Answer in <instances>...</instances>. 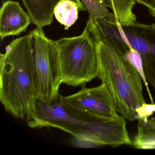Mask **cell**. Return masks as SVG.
I'll use <instances>...</instances> for the list:
<instances>
[{"label": "cell", "instance_id": "9", "mask_svg": "<svg viewBox=\"0 0 155 155\" xmlns=\"http://www.w3.org/2000/svg\"><path fill=\"white\" fill-rule=\"evenodd\" d=\"M31 23L28 12L19 2L8 0L3 1L0 10V38L19 35L25 32Z\"/></svg>", "mask_w": 155, "mask_h": 155}, {"label": "cell", "instance_id": "4", "mask_svg": "<svg viewBox=\"0 0 155 155\" xmlns=\"http://www.w3.org/2000/svg\"><path fill=\"white\" fill-rule=\"evenodd\" d=\"M30 33L34 50L38 99L50 101L58 97L62 84L57 42L49 39L43 30L38 28Z\"/></svg>", "mask_w": 155, "mask_h": 155}, {"label": "cell", "instance_id": "18", "mask_svg": "<svg viewBox=\"0 0 155 155\" xmlns=\"http://www.w3.org/2000/svg\"><path fill=\"white\" fill-rule=\"evenodd\" d=\"M103 1L105 4L107 5H109V4H112L115 0H103Z\"/></svg>", "mask_w": 155, "mask_h": 155}, {"label": "cell", "instance_id": "16", "mask_svg": "<svg viewBox=\"0 0 155 155\" xmlns=\"http://www.w3.org/2000/svg\"><path fill=\"white\" fill-rule=\"evenodd\" d=\"M149 11L150 14H151L153 17L155 18V6L153 8L149 10Z\"/></svg>", "mask_w": 155, "mask_h": 155}, {"label": "cell", "instance_id": "15", "mask_svg": "<svg viewBox=\"0 0 155 155\" xmlns=\"http://www.w3.org/2000/svg\"><path fill=\"white\" fill-rule=\"evenodd\" d=\"M136 1L141 5L147 7L148 10L151 9L155 6V0H136Z\"/></svg>", "mask_w": 155, "mask_h": 155}, {"label": "cell", "instance_id": "8", "mask_svg": "<svg viewBox=\"0 0 155 155\" xmlns=\"http://www.w3.org/2000/svg\"><path fill=\"white\" fill-rule=\"evenodd\" d=\"M60 95L50 101L36 100L33 111L26 119L29 127L58 128L72 136L79 130L84 121L69 114L62 104Z\"/></svg>", "mask_w": 155, "mask_h": 155}, {"label": "cell", "instance_id": "13", "mask_svg": "<svg viewBox=\"0 0 155 155\" xmlns=\"http://www.w3.org/2000/svg\"><path fill=\"white\" fill-rule=\"evenodd\" d=\"M89 13V19L104 18L112 22H118L114 13L109 12L103 0H81Z\"/></svg>", "mask_w": 155, "mask_h": 155}, {"label": "cell", "instance_id": "3", "mask_svg": "<svg viewBox=\"0 0 155 155\" xmlns=\"http://www.w3.org/2000/svg\"><path fill=\"white\" fill-rule=\"evenodd\" d=\"M60 62L62 84L86 86L98 78L99 63L97 42L84 30L77 37L56 41Z\"/></svg>", "mask_w": 155, "mask_h": 155}, {"label": "cell", "instance_id": "10", "mask_svg": "<svg viewBox=\"0 0 155 155\" xmlns=\"http://www.w3.org/2000/svg\"><path fill=\"white\" fill-rule=\"evenodd\" d=\"M31 23L39 29H43L46 26L53 22L54 10L61 0H21ZM77 3L81 11H87L85 5L80 0H71Z\"/></svg>", "mask_w": 155, "mask_h": 155}, {"label": "cell", "instance_id": "11", "mask_svg": "<svg viewBox=\"0 0 155 155\" xmlns=\"http://www.w3.org/2000/svg\"><path fill=\"white\" fill-rule=\"evenodd\" d=\"M79 11H81L79 7L74 2L61 0L55 8L54 14L57 21L67 30L77 21Z\"/></svg>", "mask_w": 155, "mask_h": 155}, {"label": "cell", "instance_id": "5", "mask_svg": "<svg viewBox=\"0 0 155 155\" xmlns=\"http://www.w3.org/2000/svg\"><path fill=\"white\" fill-rule=\"evenodd\" d=\"M61 102L72 117L82 121L118 118L115 102L105 83L92 88L81 87L77 93L68 96L60 95Z\"/></svg>", "mask_w": 155, "mask_h": 155}, {"label": "cell", "instance_id": "17", "mask_svg": "<svg viewBox=\"0 0 155 155\" xmlns=\"http://www.w3.org/2000/svg\"><path fill=\"white\" fill-rule=\"evenodd\" d=\"M147 122L150 123V124L155 125V117H153L151 118L150 119H149Z\"/></svg>", "mask_w": 155, "mask_h": 155}, {"label": "cell", "instance_id": "12", "mask_svg": "<svg viewBox=\"0 0 155 155\" xmlns=\"http://www.w3.org/2000/svg\"><path fill=\"white\" fill-rule=\"evenodd\" d=\"M137 131L132 146L138 149H155V125L138 120Z\"/></svg>", "mask_w": 155, "mask_h": 155}, {"label": "cell", "instance_id": "1", "mask_svg": "<svg viewBox=\"0 0 155 155\" xmlns=\"http://www.w3.org/2000/svg\"><path fill=\"white\" fill-rule=\"evenodd\" d=\"M31 34L13 40L1 54L0 101L13 117L26 119L38 99Z\"/></svg>", "mask_w": 155, "mask_h": 155}, {"label": "cell", "instance_id": "6", "mask_svg": "<svg viewBox=\"0 0 155 155\" xmlns=\"http://www.w3.org/2000/svg\"><path fill=\"white\" fill-rule=\"evenodd\" d=\"M126 119L121 115L118 118L84 121L79 130L72 136L71 145L81 148L132 146V141L127 130Z\"/></svg>", "mask_w": 155, "mask_h": 155}, {"label": "cell", "instance_id": "7", "mask_svg": "<svg viewBox=\"0 0 155 155\" xmlns=\"http://www.w3.org/2000/svg\"><path fill=\"white\" fill-rule=\"evenodd\" d=\"M115 24L119 35L139 54L146 79L155 91V24Z\"/></svg>", "mask_w": 155, "mask_h": 155}, {"label": "cell", "instance_id": "14", "mask_svg": "<svg viewBox=\"0 0 155 155\" xmlns=\"http://www.w3.org/2000/svg\"><path fill=\"white\" fill-rule=\"evenodd\" d=\"M138 120L146 122L150 117L155 113V104L146 103L136 109Z\"/></svg>", "mask_w": 155, "mask_h": 155}, {"label": "cell", "instance_id": "2", "mask_svg": "<svg viewBox=\"0 0 155 155\" xmlns=\"http://www.w3.org/2000/svg\"><path fill=\"white\" fill-rule=\"evenodd\" d=\"M96 42L99 63L98 78L111 93L117 112L129 121L137 120L136 109L147 103L141 76L122 53L102 41Z\"/></svg>", "mask_w": 155, "mask_h": 155}]
</instances>
